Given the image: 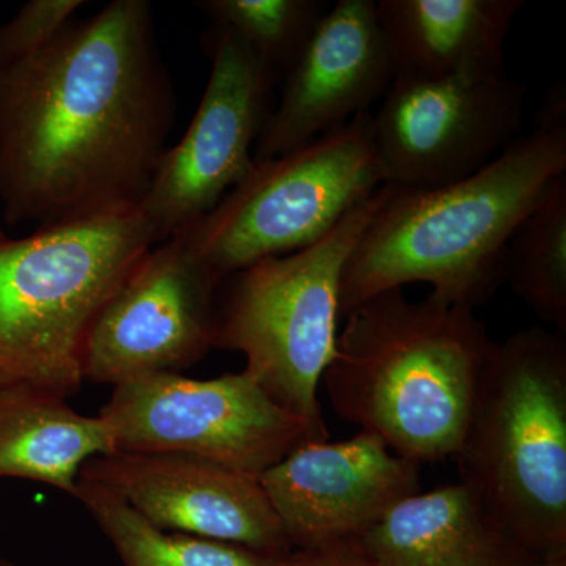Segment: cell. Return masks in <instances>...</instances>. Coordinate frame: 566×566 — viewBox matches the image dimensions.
<instances>
[{"mask_svg": "<svg viewBox=\"0 0 566 566\" xmlns=\"http://www.w3.org/2000/svg\"><path fill=\"white\" fill-rule=\"evenodd\" d=\"M277 566H371L359 539L292 549L279 558Z\"/></svg>", "mask_w": 566, "mask_h": 566, "instance_id": "cell-22", "label": "cell"}, {"mask_svg": "<svg viewBox=\"0 0 566 566\" xmlns=\"http://www.w3.org/2000/svg\"><path fill=\"white\" fill-rule=\"evenodd\" d=\"M109 453L102 416H82L43 387L0 386V479L33 480L74 497L82 465Z\"/></svg>", "mask_w": 566, "mask_h": 566, "instance_id": "cell-17", "label": "cell"}, {"mask_svg": "<svg viewBox=\"0 0 566 566\" xmlns=\"http://www.w3.org/2000/svg\"><path fill=\"white\" fill-rule=\"evenodd\" d=\"M219 290L177 238L156 244L93 324L84 381L115 387L199 363L214 348Z\"/></svg>", "mask_w": 566, "mask_h": 566, "instance_id": "cell-11", "label": "cell"}, {"mask_svg": "<svg viewBox=\"0 0 566 566\" xmlns=\"http://www.w3.org/2000/svg\"><path fill=\"white\" fill-rule=\"evenodd\" d=\"M156 244L139 210L22 238L0 227V386L76 394L93 324Z\"/></svg>", "mask_w": 566, "mask_h": 566, "instance_id": "cell-5", "label": "cell"}, {"mask_svg": "<svg viewBox=\"0 0 566 566\" xmlns=\"http://www.w3.org/2000/svg\"><path fill=\"white\" fill-rule=\"evenodd\" d=\"M84 0H31L0 24V69L46 48L73 21Z\"/></svg>", "mask_w": 566, "mask_h": 566, "instance_id": "cell-21", "label": "cell"}, {"mask_svg": "<svg viewBox=\"0 0 566 566\" xmlns=\"http://www.w3.org/2000/svg\"><path fill=\"white\" fill-rule=\"evenodd\" d=\"M504 281L543 322L566 333V175L510 238Z\"/></svg>", "mask_w": 566, "mask_h": 566, "instance_id": "cell-19", "label": "cell"}, {"mask_svg": "<svg viewBox=\"0 0 566 566\" xmlns=\"http://www.w3.org/2000/svg\"><path fill=\"white\" fill-rule=\"evenodd\" d=\"M345 315L322 379L335 412L417 465L455 457L495 345L485 323L403 289Z\"/></svg>", "mask_w": 566, "mask_h": 566, "instance_id": "cell-3", "label": "cell"}, {"mask_svg": "<svg viewBox=\"0 0 566 566\" xmlns=\"http://www.w3.org/2000/svg\"><path fill=\"white\" fill-rule=\"evenodd\" d=\"M177 117L147 0H112L0 69V208L11 227L139 210Z\"/></svg>", "mask_w": 566, "mask_h": 566, "instance_id": "cell-1", "label": "cell"}, {"mask_svg": "<svg viewBox=\"0 0 566 566\" xmlns=\"http://www.w3.org/2000/svg\"><path fill=\"white\" fill-rule=\"evenodd\" d=\"M0 566H20L13 564V562L7 560V558L0 557Z\"/></svg>", "mask_w": 566, "mask_h": 566, "instance_id": "cell-24", "label": "cell"}, {"mask_svg": "<svg viewBox=\"0 0 566 566\" xmlns=\"http://www.w3.org/2000/svg\"><path fill=\"white\" fill-rule=\"evenodd\" d=\"M381 186L365 112L296 150L253 159L221 202L174 238L222 285L253 263L315 244Z\"/></svg>", "mask_w": 566, "mask_h": 566, "instance_id": "cell-7", "label": "cell"}, {"mask_svg": "<svg viewBox=\"0 0 566 566\" xmlns=\"http://www.w3.org/2000/svg\"><path fill=\"white\" fill-rule=\"evenodd\" d=\"M566 175L565 93L551 96L535 128L469 177L430 189L387 185L381 207L346 263L340 312L408 283L474 311L504 281L506 244Z\"/></svg>", "mask_w": 566, "mask_h": 566, "instance_id": "cell-2", "label": "cell"}, {"mask_svg": "<svg viewBox=\"0 0 566 566\" xmlns=\"http://www.w3.org/2000/svg\"><path fill=\"white\" fill-rule=\"evenodd\" d=\"M523 0H378L395 74L479 76L505 70L504 43Z\"/></svg>", "mask_w": 566, "mask_h": 566, "instance_id": "cell-16", "label": "cell"}, {"mask_svg": "<svg viewBox=\"0 0 566 566\" xmlns=\"http://www.w3.org/2000/svg\"><path fill=\"white\" fill-rule=\"evenodd\" d=\"M80 479L107 488L161 531L273 557L293 549L259 479L212 461L114 452L88 460Z\"/></svg>", "mask_w": 566, "mask_h": 566, "instance_id": "cell-12", "label": "cell"}, {"mask_svg": "<svg viewBox=\"0 0 566 566\" xmlns=\"http://www.w3.org/2000/svg\"><path fill=\"white\" fill-rule=\"evenodd\" d=\"M460 482L536 560L566 554V333L495 344L457 455Z\"/></svg>", "mask_w": 566, "mask_h": 566, "instance_id": "cell-4", "label": "cell"}, {"mask_svg": "<svg viewBox=\"0 0 566 566\" xmlns=\"http://www.w3.org/2000/svg\"><path fill=\"white\" fill-rule=\"evenodd\" d=\"M394 77V54L375 0H338L285 74L281 99L264 122L253 159L296 150L370 112Z\"/></svg>", "mask_w": 566, "mask_h": 566, "instance_id": "cell-14", "label": "cell"}, {"mask_svg": "<svg viewBox=\"0 0 566 566\" xmlns=\"http://www.w3.org/2000/svg\"><path fill=\"white\" fill-rule=\"evenodd\" d=\"M420 465L375 434L305 441L259 476L293 549L360 538L419 493Z\"/></svg>", "mask_w": 566, "mask_h": 566, "instance_id": "cell-13", "label": "cell"}, {"mask_svg": "<svg viewBox=\"0 0 566 566\" xmlns=\"http://www.w3.org/2000/svg\"><path fill=\"white\" fill-rule=\"evenodd\" d=\"M99 416L114 452L200 458L255 479L314 441L245 370L205 381L159 374L123 382Z\"/></svg>", "mask_w": 566, "mask_h": 566, "instance_id": "cell-8", "label": "cell"}, {"mask_svg": "<svg viewBox=\"0 0 566 566\" xmlns=\"http://www.w3.org/2000/svg\"><path fill=\"white\" fill-rule=\"evenodd\" d=\"M534 566H566V554L542 558V560L535 562Z\"/></svg>", "mask_w": 566, "mask_h": 566, "instance_id": "cell-23", "label": "cell"}, {"mask_svg": "<svg viewBox=\"0 0 566 566\" xmlns=\"http://www.w3.org/2000/svg\"><path fill=\"white\" fill-rule=\"evenodd\" d=\"M386 193L387 185L376 189L315 244L222 283L214 348L243 354L244 370L314 441L329 438L318 387L337 344L342 275Z\"/></svg>", "mask_w": 566, "mask_h": 566, "instance_id": "cell-6", "label": "cell"}, {"mask_svg": "<svg viewBox=\"0 0 566 566\" xmlns=\"http://www.w3.org/2000/svg\"><path fill=\"white\" fill-rule=\"evenodd\" d=\"M526 91L505 70L479 76L395 74L374 118L385 185L430 189L469 177L520 136Z\"/></svg>", "mask_w": 566, "mask_h": 566, "instance_id": "cell-9", "label": "cell"}, {"mask_svg": "<svg viewBox=\"0 0 566 566\" xmlns=\"http://www.w3.org/2000/svg\"><path fill=\"white\" fill-rule=\"evenodd\" d=\"M210 80L185 136L164 153L139 212L159 243L208 214L253 166L277 77L221 25L203 33Z\"/></svg>", "mask_w": 566, "mask_h": 566, "instance_id": "cell-10", "label": "cell"}, {"mask_svg": "<svg viewBox=\"0 0 566 566\" xmlns=\"http://www.w3.org/2000/svg\"><path fill=\"white\" fill-rule=\"evenodd\" d=\"M211 24L233 32L275 77L285 76L329 7L319 0H202Z\"/></svg>", "mask_w": 566, "mask_h": 566, "instance_id": "cell-20", "label": "cell"}, {"mask_svg": "<svg viewBox=\"0 0 566 566\" xmlns=\"http://www.w3.org/2000/svg\"><path fill=\"white\" fill-rule=\"evenodd\" d=\"M359 539L371 566H534L461 482L398 502Z\"/></svg>", "mask_w": 566, "mask_h": 566, "instance_id": "cell-15", "label": "cell"}, {"mask_svg": "<svg viewBox=\"0 0 566 566\" xmlns=\"http://www.w3.org/2000/svg\"><path fill=\"white\" fill-rule=\"evenodd\" d=\"M74 499L91 513L125 566H277L279 558L230 543L151 526L98 483L77 479Z\"/></svg>", "mask_w": 566, "mask_h": 566, "instance_id": "cell-18", "label": "cell"}]
</instances>
